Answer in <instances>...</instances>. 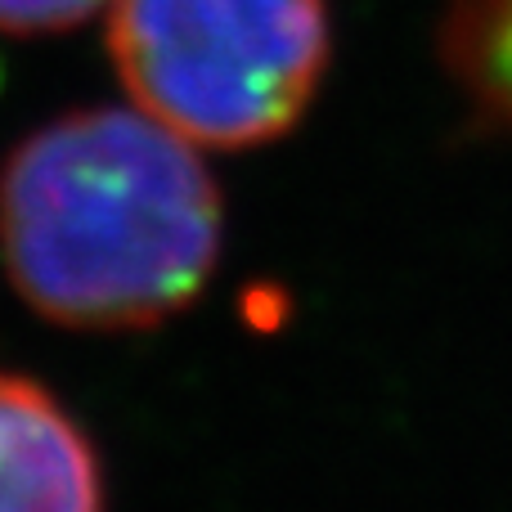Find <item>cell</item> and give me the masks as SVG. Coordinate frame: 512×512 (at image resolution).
Returning <instances> with one entry per match:
<instances>
[{
  "instance_id": "3957f363",
  "label": "cell",
  "mask_w": 512,
  "mask_h": 512,
  "mask_svg": "<svg viewBox=\"0 0 512 512\" xmlns=\"http://www.w3.org/2000/svg\"><path fill=\"white\" fill-rule=\"evenodd\" d=\"M0 512H104L99 454L32 378L0 373Z\"/></svg>"
},
{
  "instance_id": "277c9868",
  "label": "cell",
  "mask_w": 512,
  "mask_h": 512,
  "mask_svg": "<svg viewBox=\"0 0 512 512\" xmlns=\"http://www.w3.org/2000/svg\"><path fill=\"white\" fill-rule=\"evenodd\" d=\"M468 59L477 86L512 108V0H481Z\"/></svg>"
},
{
  "instance_id": "7a4b0ae2",
  "label": "cell",
  "mask_w": 512,
  "mask_h": 512,
  "mask_svg": "<svg viewBox=\"0 0 512 512\" xmlns=\"http://www.w3.org/2000/svg\"><path fill=\"white\" fill-rule=\"evenodd\" d=\"M108 50L167 131L256 149L301 122L328 63L324 0H117Z\"/></svg>"
},
{
  "instance_id": "5b68a950",
  "label": "cell",
  "mask_w": 512,
  "mask_h": 512,
  "mask_svg": "<svg viewBox=\"0 0 512 512\" xmlns=\"http://www.w3.org/2000/svg\"><path fill=\"white\" fill-rule=\"evenodd\" d=\"M108 0H0V32L14 36H45L68 32L104 9Z\"/></svg>"
},
{
  "instance_id": "6da1fadb",
  "label": "cell",
  "mask_w": 512,
  "mask_h": 512,
  "mask_svg": "<svg viewBox=\"0 0 512 512\" xmlns=\"http://www.w3.org/2000/svg\"><path fill=\"white\" fill-rule=\"evenodd\" d=\"M221 256V194L194 144L149 113L77 108L0 171V261L63 328L126 333L180 315Z\"/></svg>"
}]
</instances>
